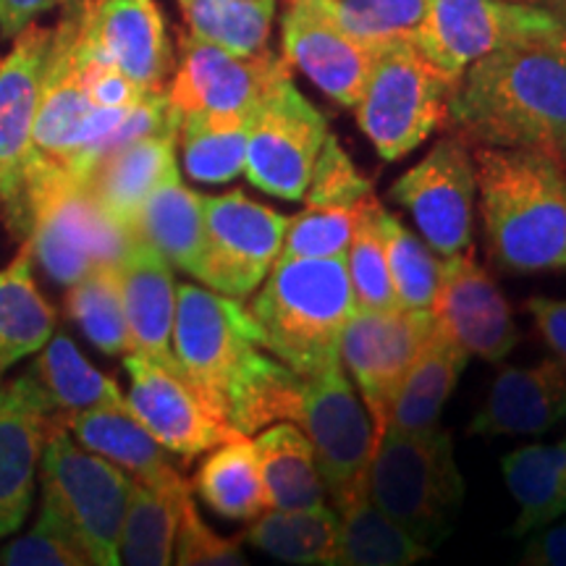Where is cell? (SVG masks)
I'll return each mask as SVG.
<instances>
[{"label": "cell", "instance_id": "cell-1", "mask_svg": "<svg viewBox=\"0 0 566 566\" xmlns=\"http://www.w3.org/2000/svg\"><path fill=\"white\" fill-rule=\"evenodd\" d=\"M171 349L189 386L237 433L300 420L302 378L260 346L244 302L181 283Z\"/></svg>", "mask_w": 566, "mask_h": 566}, {"label": "cell", "instance_id": "cell-2", "mask_svg": "<svg viewBox=\"0 0 566 566\" xmlns=\"http://www.w3.org/2000/svg\"><path fill=\"white\" fill-rule=\"evenodd\" d=\"M449 122L475 147H535L564 155V42H512L470 63L449 101Z\"/></svg>", "mask_w": 566, "mask_h": 566}, {"label": "cell", "instance_id": "cell-3", "mask_svg": "<svg viewBox=\"0 0 566 566\" xmlns=\"http://www.w3.org/2000/svg\"><path fill=\"white\" fill-rule=\"evenodd\" d=\"M485 242L514 273L566 271V166L535 147H475Z\"/></svg>", "mask_w": 566, "mask_h": 566}, {"label": "cell", "instance_id": "cell-4", "mask_svg": "<svg viewBox=\"0 0 566 566\" xmlns=\"http://www.w3.org/2000/svg\"><path fill=\"white\" fill-rule=\"evenodd\" d=\"M260 346L307 378L338 363V338L354 304L346 258L275 260L247 304Z\"/></svg>", "mask_w": 566, "mask_h": 566}, {"label": "cell", "instance_id": "cell-5", "mask_svg": "<svg viewBox=\"0 0 566 566\" xmlns=\"http://www.w3.org/2000/svg\"><path fill=\"white\" fill-rule=\"evenodd\" d=\"M367 495L424 548L441 546L464 501L451 433L441 428L384 430L367 467Z\"/></svg>", "mask_w": 566, "mask_h": 566}, {"label": "cell", "instance_id": "cell-6", "mask_svg": "<svg viewBox=\"0 0 566 566\" xmlns=\"http://www.w3.org/2000/svg\"><path fill=\"white\" fill-rule=\"evenodd\" d=\"M66 9V17L53 30L51 51H48L27 184L48 174H74L84 179L92 163L103 155L105 142L129 111L97 108L90 103L82 87L80 55H76L82 0H74Z\"/></svg>", "mask_w": 566, "mask_h": 566}, {"label": "cell", "instance_id": "cell-7", "mask_svg": "<svg viewBox=\"0 0 566 566\" xmlns=\"http://www.w3.org/2000/svg\"><path fill=\"white\" fill-rule=\"evenodd\" d=\"M42 512L87 554L95 566L122 564V530L134 480L53 428L40 464Z\"/></svg>", "mask_w": 566, "mask_h": 566}, {"label": "cell", "instance_id": "cell-8", "mask_svg": "<svg viewBox=\"0 0 566 566\" xmlns=\"http://www.w3.org/2000/svg\"><path fill=\"white\" fill-rule=\"evenodd\" d=\"M459 80L436 69L412 40L380 48L354 113L384 160H399L449 122Z\"/></svg>", "mask_w": 566, "mask_h": 566}, {"label": "cell", "instance_id": "cell-9", "mask_svg": "<svg viewBox=\"0 0 566 566\" xmlns=\"http://www.w3.org/2000/svg\"><path fill=\"white\" fill-rule=\"evenodd\" d=\"M32 258L59 286H71L92 268L122 263L137 233L101 208L74 174H48L27 184Z\"/></svg>", "mask_w": 566, "mask_h": 566}, {"label": "cell", "instance_id": "cell-10", "mask_svg": "<svg viewBox=\"0 0 566 566\" xmlns=\"http://www.w3.org/2000/svg\"><path fill=\"white\" fill-rule=\"evenodd\" d=\"M328 134L325 116L294 87L289 71L247 118V179L265 195L302 200Z\"/></svg>", "mask_w": 566, "mask_h": 566}, {"label": "cell", "instance_id": "cell-11", "mask_svg": "<svg viewBox=\"0 0 566 566\" xmlns=\"http://www.w3.org/2000/svg\"><path fill=\"white\" fill-rule=\"evenodd\" d=\"M296 424L313 443L317 472L336 506L365 491L378 433L342 359L302 378Z\"/></svg>", "mask_w": 566, "mask_h": 566}, {"label": "cell", "instance_id": "cell-12", "mask_svg": "<svg viewBox=\"0 0 566 566\" xmlns=\"http://www.w3.org/2000/svg\"><path fill=\"white\" fill-rule=\"evenodd\" d=\"M522 40H562L554 13L516 0H430L412 38L424 59L451 80L483 55Z\"/></svg>", "mask_w": 566, "mask_h": 566}, {"label": "cell", "instance_id": "cell-13", "mask_svg": "<svg viewBox=\"0 0 566 566\" xmlns=\"http://www.w3.org/2000/svg\"><path fill=\"white\" fill-rule=\"evenodd\" d=\"M289 218L247 197H205V254L197 279L212 292L244 302L279 260Z\"/></svg>", "mask_w": 566, "mask_h": 566}, {"label": "cell", "instance_id": "cell-14", "mask_svg": "<svg viewBox=\"0 0 566 566\" xmlns=\"http://www.w3.org/2000/svg\"><path fill=\"white\" fill-rule=\"evenodd\" d=\"M436 317L433 310H354L338 338V357L359 399L384 433L394 399Z\"/></svg>", "mask_w": 566, "mask_h": 566}, {"label": "cell", "instance_id": "cell-15", "mask_svg": "<svg viewBox=\"0 0 566 566\" xmlns=\"http://www.w3.org/2000/svg\"><path fill=\"white\" fill-rule=\"evenodd\" d=\"M53 30L30 24L0 61V205L13 239L30 237L27 166Z\"/></svg>", "mask_w": 566, "mask_h": 566}, {"label": "cell", "instance_id": "cell-16", "mask_svg": "<svg viewBox=\"0 0 566 566\" xmlns=\"http://www.w3.org/2000/svg\"><path fill=\"white\" fill-rule=\"evenodd\" d=\"M475 195V160L459 134L438 139L433 150L391 187V200L412 212L417 229L438 258L472 247Z\"/></svg>", "mask_w": 566, "mask_h": 566}, {"label": "cell", "instance_id": "cell-17", "mask_svg": "<svg viewBox=\"0 0 566 566\" xmlns=\"http://www.w3.org/2000/svg\"><path fill=\"white\" fill-rule=\"evenodd\" d=\"M181 59L171 87V108L184 116H250L268 87L289 74L283 55L265 51L233 55L195 34H181Z\"/></svg>", "mask_w": 566, "mask_h": 566}, {"label": "cell", "instance_id": "cell-18", "mask_svg": "<svg viewBox=\"0 0 566 566\" xmlns=\"http://www.w3.org/2000/svg\"><path fill=\"white\" fill-rule=\"evenodd\" d=\"M132 378L129 407L168 454L195 459L237 436L205 405L176 363L129 352L124 359Z\"/></svg>", "mask_w": 566, "mask_h": 566}, {"label": "cell", "instance_id": "cell-19", "mask_svg": "<svg viewBox=\"0 0 566 566\" xmlns=\"http://www.w3.org/2000/svg\"><path fill=\"white\" fill-rule=\"evenodd\" d=\"M53 428L61 424L32 370L0 378V541L21 530L30 514Z\"/></svg>", "mask_w": 566, "mask_h": 566}, {"label": "cell", "instance_id": "cell-20", "mask_svg": "<svg viewBox=\"0 0 566 566\" xmlns=\"http://www.w3.org/2000/svg\"><path fill=\"white\" fill-rule=\"evenodd\" d=\"M433 317L470 357L485 363H501L520 344L512 304L472 247L443 258Z\"/></svg>", "mask_w": 566, "mask_h": 566}, {"label": "cell", "instance_id": "cell-21", "mask_svg": "<svg viewBox=\"0 0 566 566\" xmlns=\"http://www.w3.org/2000/svg\"><path fill=\"white\" fill-rule=\"evenodd\" d=\"M281 38L289 66L300 69L334 103L357 105L380 48L346 34L317 0H286Z\"/></svg>", "mask_w": 566, "mask_h": 566}, {"label": "cell", "instance_id": "cell-22", "mask_svg": "<svg viewBox=\"0 0 566 566\" xmlns=\"http://www.w3.org/2000/svg\"><path fill=\"white\" fill-rule=\"evenodd\" d=\"M82 45L129 76L145 95L166 92L174 55L153 0H82Z\"/></svg>", "mask_w": 566, "mask_h": 566}, {"label": "cell", "instance_id": "cell-23", "mask_svg": "<svg viewBox=\"0 0 566 566\" xmlns=\"http://www.w3.org/2000/svg\"><path fill=\"white\" fill-rule=\"evenodd\" d=\"M566 420V365L504 367L470 424L472 436H535Z\"/></svg>", "mask_w": 566, "mask_h": 566}, {"label": "cell", "instance_id": "cell-24", "mask_svg": "<svg viewBox=\"0 0 566 566\" xmlns=\"http://www.w3.org/2000/svg\"><path fill=\"white\" fill-rule=\"evenodd\" d=\"M66 430L76 438V443L92 454L108 459L118 470H124L134 483L181 491L189 488L187 480L168 457L150 430L132 412L129 401L122 405H105L87 409V412L71 415Z\"/></svg>", "mask_w": 566, "mask_h": 566}, {"label": "cell", "instance_id": "cell-25", "mask_svg": "<svg viewBox=\"0 0 566 566\" xmlns=\"http://www.w3.org/2000/svg\"><path fill=\"white\" fill-rule=\"evenodd\" d=\"M176 139H179V129L134 139L129 145L105 153L101 160L92 163L84 176L90 195L132 233H137V218L147 197L168 176L179 174Z\"/></svg>", "mask_w": 566, "mask_h": 566}, {"label": "cell", "instance_id": "cell-26", "mask_svg": "<svg viewBox=\"0 0 566 566\" xmlns=\"http://www.w3.org/2000/svg\"><path fill=\"white\" fill-rule=\"evenodd\" d=\"M126 321H129L132 352L160 363H176L171 349L176 321V281L171 263L147 244L134 239L118 263Z\"/></svg>", "mask_w": 566, "mask_h": 566}, {"label": "cell", "instance_id": "cell-27", "mask_svg": "<svg viewBox=\"0 0 566 566\" xmlns=\"http://www.w3.org/2000/svg\"><path fill=\"white\" fill-rule=\"evenodd\" d=\"M467 359L470 354L446 334L441 325L433 323L405 375V384L396 394L386 430L420 433V430L438 428L446 401L454 394Z\"/></svg>", "mask_w": 566, "mask_h": 566}, {"label": "cell", "instance_id": "cell-28", "mask_svg": "<svg viewBox=\"0 0 566 566\" xmlns=\"http://www.w3.org/2000/svg\"><path fill=\"white\" fill-rule=\"evenodd\" d=\"M501 475L520 506L514 537L554 525L566 514V436L556 443L522 446L501 459Z\"/></svg>", "mask_w": 566, "mask_h": 566}, {"label": "cell", "instance_id": "cell-29", "mask_svg": "<svg viewBox=\"0 0 566 566\" xmlns=\"http://www.w3.org/2000/svg\"><path fill=\"white\" fill-rule=\"evenodd\" d=\"M32 263V244L24 239L17 258L0 271V375L51 342L59 321L38 289Z\"/></svg>", "mask_w": 566, "mask_h": 566}, {"label": "cell", "instance_id": "cell-30", "mask_svg": "<svg viewBox=\"0 0 566 566\" xmlns=\"http://www.w3.org/2000/svg\"><path fill=\"white\" fill-rule=\"evenodd\" d=\"M137 237L197 279L205 254V197L184 187L179 174L168 176L142 205Z\"/></svg>", "mask_w": 566, "mask_h": 566}, {"label": "cell", "instance_id": "cell-31", "mask_svg": "<svg viewBox=\"0 0 566 566\" xmlns=\"http://www.w3.org/2000/svg\"><path fill=\"white\" fill-rule=\"evenodd\" d=\"M192 488L212 512L226 520L252 522L268 512L263 472L250 436L237 433L210 449L208 459L197 467Z\"/></svg>", "mask_w": 566, "mask_h": 566}, {"label": "cell", "instance_id": "cell-32", "mask_svg": "<svg viewBox=\"0 0 566 566\" xmlns=\"http://www.w3.org/2000/svg\"><path fill=\"white\" fill-rule=\"evenodd\" d=\"M336 509L338 548L331 566H415L433 554L380 512L367 488Z\"/></svg>", "mask_w": 566, "mask_h": 566}, {"label": "cell", "instance_id": "cell-33", "mask_svg": "<svg viewBox=\"0 0 566 566\" xmlns=\"http://www.w3.org/2000/svg\"><path fill=\"white\" fill-rule=\"evenodd\" d=\"M268 509H307L325 501L310 438L296 422H275L254 438Z\"/></svg>", "mask_w": 566, "mask_h": 566}, {"label": "cell", "instance_id": "cell-34", "mask_svg": "<svg viewBox=\"0 0 566 566\" xmlns=\"http://www.w3.org/2000/svg\"><path fill=\"white\" fill-rule=\"evenodd\" d=\"M30 370L40 380L48 399H51L55 420H59L61 428H66L71 415L126 401L116 380L97 370L80 352V346L63 334L53 336L51 342L42 346Z\"/></svg>", "mask_w": 566, "mask_h": 566}, {"label": "cell", "instance_id": "cell-35", "mask_svg": "<svg viewBox=\"0 0 566 566\" xmlns=\"http://www.w3.org/2000/svg\"><path fill=\"white\" fill-rule=\"evenodd\" d=\"M242 541L279 562L331 566L338 548V512L325 504L307 509H268L250 522Z\"/></svg>", "mask_w": 566, "mask_h": 566}, {"label": "cell", "instance_id": "cell-36", "mask_svg": "<svg viewBox=\"0 0 566 566\" xmlns=\"http://www.w3.org/2000/svg\"><path fill=\"white\" fill-rule=\"evenodd\" d=\"M187 493H192V485L166 491L134 483L122 530L124 566H174L176 527Z\"/></svg>", "mask_w": 566, "mask_h": 566}, {"label": "cell", "instance_id": "cell-37", "mask_svg": "<svg viewBox=\"0 0 566 566\" xmlns=\"http://www.w3.org/2000/svg\"><path fill=\"white\" fill-rule=\"evenodd\" d=\"M66 310L71 321L80 325L82 334L90 338V344L97 346L103 354H111V357L124 354L126 357L132 352L118 263L92 268L84 279L71 283Z\"/></svg>", "mask_w": 566, "mask_h": 566}, {"label": "cell", "instance_id": "cell-38", "mask_svg": "<svg viewBox=\"0 0 566 566\" xmlns=\"http://www.w3.org/2000/svg\"><path fill=\"white\" fill-rule=\"evenodd\" d=\"M247 118L202 113L179 118L184 168L195 181L226 184L244 174Z\"/></svg>", "mask_w": 566, "mask_h": 566}, {"label": "cell", "instance_id": "cell-39", "mask_svg": "<svg viewBox=\"0 0 566 566\" xmlns=\"http://www.w3.org/2000/svg\"><path fill=\"white\" fill-rule=\"evenodd\" d=\"M279 0H187L189 34L233 55L265 51Z\"/></svg>", "mask_w": 566, "mask_h": 566}, {"label": "cell", "instance_id": "cell-40", "mask_svg": "<svg viewBox=\"0 0 566 566\" xmlns=\"http://www.w3.org/2000/svg\"><path fill=\"white\" fill-rule=\"evenodd\" d=\"M380 231L386 239L388 271L399 307L433 310L443 260L386 210L380 212Z\"/></svg>", "mask_w": 566, "mask_h": 566}, {"label": "cell", "instance_id": "cell-41", "mask_svg": "<svg viewBox=\"0 0 566 566\" xmlns=\"http://www.w3.org/2000/svg\"><path fill=\"white\" fill-rule=\"evenodd\" d=\"M346 34L373 48L412 40L430 0H317Z\"/></svg>", "mask_w": 566, "mask_h": 566}, {"label": "cell", "instance_id": "cell-42", "mask_svg": "<svg viewBox=\"0 0 566 566\" xmlns=\"http://www.w3.org/2000/svg\"><path fill=\"white\" fill-rule=\"evenodd\" d=\"M380 212H384V205L375 200V197L365 202L363 216H359L357 229H354L352 244L346 250V271H349L354 304L359 310L399 307L391 271H388Z\"/></svg>", "mask_w": 566, "mask_h": 566}, {"label": "cell", "instance_id": "cell-43", "mask_svg": "<svg viewBox=\"0 0 566 566\" xmlns=\"http://www.w3.org/2000/svg\"><path fill=\"white\" fill-rule=\"evenodd\" d=\"M365 202L354 208H304L296 218H289L279 260L346 258Z\"/></svg>", "mask_w": 566, "mask_h": 566}, {"label": "cell", "instance_id": "cell-44", "mask_svg": "<svg viewBox=\"0 0 566 566\" xmlns=\"http://www.w3.org/2000/svg\"><path fill=\"white\" fill-rule=\"evenodd\" d=\"M370 197L373 184L357 171L349 153L338 145L334 134H328L302 200L307 202V208H354Z\"/></svg>", "mask_w": 566, "mask_h": 566}, {"label": "cell", "instance_id": "cell-45", "mask_svg": "<svg viewBox=\"0 0 566 566\" xmlns=\"http://www.w3.org/2000/svg\"><path fill=\"white\" fill-rule=\"evenodd\" d=\"M174 566H250L242 537H223L197 512L192 493L184 495L174 543Z\"/></svg>", "mask_w": 566, "mask_h": 566}, {"label": "cell", "instance_id": "cell-46", "mask_svg": "<svg viewBox=\"0 0 566 566\" xmlns=\"http://www.w3.org/2000/svg\"><path fill=\"white\" fill-rule=\"evenodd\" d=\"M0 566H95V562L40 509L27 533L0 546Z\"/></svg>", "mask_w": 566, "mask_h": 566}, {"label": "cell", "instance_id": "cell-47", "mask_svg": "<svg viewBox=\"0 0 566 566\" xmlns=\"http://www.w3.org/2000/svg\"><path fill=\"white\" fill-rule=\"evenodd\" d=\"M525 310L533 315L537 334L556 354L558 363L566 365V300H548V296H533L525 302Z\"/></svg>", "mask_w": 566, "mask_h": 566}, {"label": "cell", "instance_id": "cell-48", "mask_svg": "<svg viewBox=\"0 0 566 566\" xmlns=\"http://www.w3.org/2000/svg\"><path fill=\"white\" fill-rule=\"evenodd\" d=\"M514 566H566V522L530 533V543Z\"/></svg>", "mask_w": 566, "mask_h": 566}, {"label": "cell", "instance_id": "cell-49", "mask_svg": "<svg viewBox=\"0 0 566 566\" xmlns=\"http://www.w3.org/2000/svg\"><path fill=\"white\" fill-rule=\"evenodd\" d=\"M71 3L74 0H0V32L6 38H17L40 13H48Z\"/></svg>", "mask_w": 566, "mask_h": 566}, {"label": "cell", "instance_id": "cell-50", "mask_svg": "<svg viewBox=\"0 0 566 566\" xmlns=\"http://www.w3.org/2000/svg\"><path fill=\"white\" fill-rule=\"evenodd\" d=\"M543 9H548L551 13H554L558 30H562V42L566 45V0L564 3H554V6H543Z\"/></svg>", "mask_w": 566, "mask_h": 566}, {"label": "cell", "instance_id": "cell-51", "mask_svg": "<svg viewBox=\"0 0 566 566\" xmlns=\"http://www.w3.org/2000/svg\"><path fill=\"white\" fill-rule=\"evenodd\" d=\"M535 6H554V3H564V0H533Z\"/></svg>", "mask_w": 566, "mask_h": 566}, {"label": "cell", "instance_id": "cell-52", "mask_svg": "<svg viewBox=\"0 0 566 566\" xmlns=\"http://www.w3.org/2000/svg\"><path fill=\"white\" fill-rule=\"evenodd\" d=\"M179 6L184 9V6H187V0H179Z\"/></svg>", "mask_w": 566, "mask_h": 566}, {"label": "cell", "instance_id": "cell-53", "mask_svg": "<svg viewBox=\"0 0 566 566\" xmlns=\"http://www.w3.org/2000/svg\"><path fill=\"white\" fill-rule=\"evenodd\" d=\"M562 158H564V166H566V153H564V155H562Z\"/></svg>", "mask_w": 566, "mask_h": 566}]
</instances>
